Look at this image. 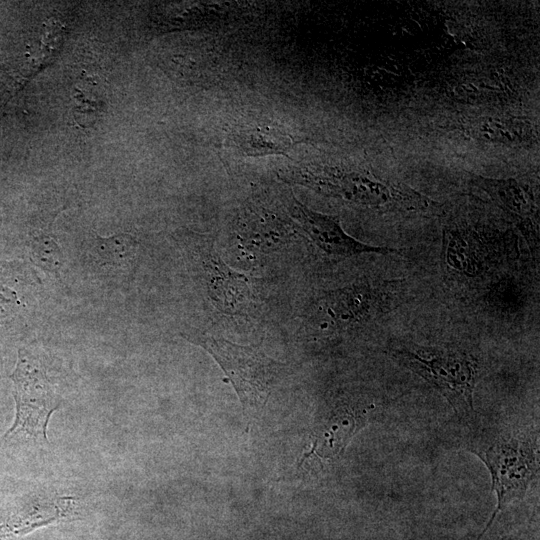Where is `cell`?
I'll use <instances>...</instances> for the list:
<instances>
[{"instance_id": "1", "label": "cell", "mask_w": 540, "mask_h": 540, "mask_svg": "<svg viewBox=\"0 0 540 540\" xmlns=\"http://www.w3.org/2000/svg\"><path fill=\"white\" fill-rule=\"evenodd\" d=\"M390 353L398 363L438 390L457 415L473 413L478 364L471 354L458 348L411 342H397Z\"/></svg>"}, {"instance_id": "2", "label": "cell", "mask_w": 540, "mask_h": 540, "mask_svg": "<svg viewBox=\"0 0 540 540\" xmlns=\"http://www.w3.org/2000/svg\"><path fill=\"white\" fill-rule=\"evenodd\" d=\"M195 340L221 366L244 408L252 412L261 410L284 365L258 346L237 345L208 335H198Z\"/></svg>"}, {"instance_id": "3", "label": "cell", "mask_w": 540, "mask_h": 540, "mask_svg": "<svg viewBox=\"0 0 540 540\" xmlns=\"http://www.w3.org/2000/svg\"><path fill=\"white\" fill-rule=\"evenodd\" d=\"M14 383L16 414L3 439L34 440L47 443L46 430L51 414L60 406V398L52 389L39 362L28 352L19 350L16 368L11 374Z\"/></svg>"}, {"instance_id": "4", "label": "cell", "mask_w": 540, "mask_h": 540, "mask_svg": "<svg viewBox=\"0 0 540 540\" xmlns=\"http://www.w3.org/2000/svg\"><path fill=\"white\" fill-rule=\"evenodd\" d=\"M293 183L339 197L349 202L376 208L417 209L426 201L410 189L388 185L360 173L316 171L310 168H293L284 173Z\"/></svg>"}, {"instance_id": "5", "label": "cell", "mask_w": 540, "mask_h": 540, "mask_svg": "<svg viewBox=\"0 0 540 540\" xmlns=\"http://www.w3.org/2000/svg\"><path fill=\"white\" fill-rule=\"evenodd\" d=\"M479 457L490 471L492 489L497 496V506L480 538L508 504L524 497L538 474L539 463L537 448L520 438L499 439Z\"/></svg>"}, {"instance_id": "6", "label": "cell", "mask_w": 540, "mask_h": 540, "mask_svg": "<svg viewBox=\"0 0 540 540\" xmlns=\"http://www.w3.org/2000/svg\"><path fill=\"white\" fill-rule=\"evenodd\" d=\"M295 203L293 217L297 224L315 245L329 255L353 257L397 252L388 246H375L359 241L348 235L335 218L309 209L298 201Z\"/></svg>"}, {"instance_id": "7", "label": "cell", "mask_w": 540, "mask_h": 540, "mask_svg": "<svg viewBox=\"0 0 540 540\" xmlns=\"http://www.w3.org/2000/svg\"><path fill=\"white\" fill-rule=\"evenodd\" d=\"M365 416L360 412L342 408L334 411L313 434L312 454L331 458L343 453L353 435L363 426Z\"/></svg>"}, {"instance_id": "8", "label": "cell", "mask_w": 540, "mask_h": 540, "mask_svg": "<svg viewBox=\"0 0 540 540\" xmlns=\"http://www.w3.org/2000/svg\"><path fill=\"white\" fill-rule=\"evenodd\" d=\"M442 251L447 269L458 276H477L487 265L486 245L469 232L448 230Z\"/></svg>"}, {"instance_id": "9", "label": "cell", "mask_w": 540, "mask_h": 540, "mask_svg": "<svg viewBox=\"0 0 540 540\" xmlns=\"http://www.w3.org/2000/svg\"><path fill=\"white\" fill-rule=\"evenodd\" d=\"M482 186L517 219L532 258H539V233L534 206L520 186L513 182L484 181Z\"/></svg>"}, {"instance_id": "10", "label": "cell", "mask_w": 540, "mask_h": 540, "mask_svg": "<svg viewBox=\"0 0 540 540\" xmlns=\"http://www.w3.org/2000/svg\"><path fill=\"white\" fill-rule=\"evenodd\" d=\"M288 133L274 127H244L231 132L227 138L230 148L244 156L287 155L294 147Z\"/></svg>"}, {"instance_id": "11", "label": "cell", "mask_w": 540, "mask_h": 540, "mask_svg": "<svg viewBox=\"0 0 540 540\" xmlns=\"http://www.w3.org/2000/svg\"><path fill=\"white\" fill-rule=\"evenodd\" d=\"M526 294L520 281L503 276L493 281L484 295L486 306L501 315L518 313L525 304Z\"/></svg>"}, {"instance_id": "12", "label": "cell", "mask_w": 540, "mask_h": 540, "mask_svg": "<svg viewBox=\"0 0 540 540\" xmlns=\"http://www.w3.org/2000/svg\"><path fill=\"white\" fill-rule=\"evenodd\" d=\"M137 245L129 234H116L107 238L95 235L92 249L101 265L124 266L135 257Z\"/></svg>"}, {"instance_id": "13", "label": "cell", "mask_w": 540, "mask_h": 540, "mask_svg": "<svg viewBox=\"0 0 540 540\" xmlns=\"http://www.w3.org/2000/svg\"><path fill=\"white\" fill-rule=\"evenodd\" d=\"M34 253L38 262L46 269L52 271L61 266L60 250L48 236L35 239Z\"/></svg>"}]
</instances>
